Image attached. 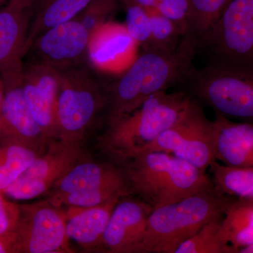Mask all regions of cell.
<instances>
[{
	"label": "cell",
	"mask_w": 253,
	"mask_h": 253,
	"mask_svg": "<svg viewBox=\"0 0 253 253\" xmlns=\"http://www.w3.org/2000/svg\"><path fill=\"white\" fill-rule=\"evenodd\" d=\"M197 52V42L186 35L172 52L141 53L118 79L106 85L109 123L133 112L153 94L182 84Z\"/></svg>",
	"instance_id": "6da1fadb"
},
{
	"label": "cell",
	"mask_w": 253,
	"mask_h": 253,
	"mask_svg": "<svg viewBox=\"0 0 253 253\" xmlns=\"http://www.w3.org/2000/svg\"><path fill=\"white\" fill-rule=\"evenodd\" d=\"M125 161L123 172L130 192L154 209L214 186L205 171L168 153L147 151Z\"/></svg>",
	"instance_id": "7a4b0ae2"
},
{
	"label": "cell",
	"mask_w": 253,
	"mask_h": 253,
	"mask_svg": "<svg viewBox=\"0 0 253 253\" xmlns=\"http://www.w3.org/2000/svg\"><path fill=\"white\" fill-rule=\"evenodd\" d=\"M236 199L222 194L214 186L153 210L139 253H175L205 224L222 217Z\"/></svg>",
	"instance_id": "3957f363"
},
{
	"label": "cell",
	"mask_w": 253,
	"mask_h": 253,
	"mask_svg": "<svg viewBox=\"0 0 253 253\" xmlns=\"http://www.w3.org/2000/svg\"><path fill=\"white\" fill-rule=\"evenodd\" d=\"M196 101L185 91L156 93L133 112L109 123L105 145L123 161L140 154L182 118Z\"/></svg>",
	"instance_id": "277c9868"
},
{
	"label": "cell",
	"mask_w": 253,
	"mask_h": 253,
	"mask_svg": "<svg viewBox=\"0 0 253 253\" xmlns=\"http://www.w3.org/2000/svg\"><path fill=\"white\" fill-rule=\"evenodd\" d=\"M181 84L190 96L216 114L253 124V66H193Z\"/></svg>",
	"instance_id": "5b68a950"
},
{
	"label": "cell",
	"mask_w": 253,
	"mask_h": 253,
	"mask_svg": "<svg viewBox=\"0 0 253 253\" xmlns=\"http://www.w3.org/2000/svg\"><path fill=\"white\" fill-rule=\"evenodd\" d=\"M56 139L78 141L107 107L106 85L83 64L59 71Z\"/></svg>",
	"instance_id": "8992f818"
},
{
	"label": "cell",
	"mask_w": 253,
	"mask_h": 253,
	"mask_svg": "<svg viewBox=\"0 0 253 253\" xmlns=\"http://www.w3.org/2000/svg\"><path fill=\"white\" fill-rule=\"evenodd\" d=\"M211 63L253 66V0H231L198 43Z\"/></svg>",
	"instance_id": "52a82bcc"
},
{
	"label": "cell",
	"mask_w": 253,
	"mask_h": 253,
	"mask_svg": "<svg viewBox=\"0 0 253 253\" xmlns=\"http://www.w3.org/2000/svg\"><path fill=\"white\" fill-rule=\"evenodd\" d=\"M216 144L217 130L214 121L208 119L196 101L182 118L142 153L160 151L171 154L206 172L216 161Z\"/></svg>",
	"instance_id": "ba28073f"
},
{
	"label": "cell",
	"mask_w": 253,
	"mask_h": 253,
	"mask_svg": "<svg viewBox=\"0 0 253 253\" xmlns=\"http://www.w3.org/2000/svg\"><path fill=\"white\" fill-rule=\"evenodd\" d=\"M11 234L12 253H72L66 234V213L49 200L19 206Z\"/></svg>",
	"instance_id": "9c48e42d"
},
{
	"label": "cell",
	"mask_w": 253,
	"mask_h": 253,
	"mask_svg": "<svg viewBox=\"0 0 253 253\" xmlns=\"http://www.w3.org/2000/svg\"><path fill=\"white\" fill-rule=\"evenodd\" d=\"M81 154L78 141L59 139L44 154L39 155L2 194L14 200L36 199L52 189L78 163Z\"/></svg>",
	"instance_id": "30bf717a"
},
{
	"label": "cell",
	"mask_w": 253,
	"mask_h": 253,
	"mask_svg": "<svg viewBox=\"0 0 253 253\" xmlns=\"http://www.w3.org/2000/svg\"><path fill=\"white\" fill-rule=\"evenodd\" d=\"M39 0H6L0 9V80L4 89L21 85L28 26Z\"/></svg>",
	"instance_id": "8fae6325"
},
{
	"label": "cell",
	"mask_w": 253,
	"mask_h": 253,
	"mask_svg": "<svg viewBox=\"0 0 253 253\" xmlns=\"http://www.w3.org/2000/svg\"><path fill=\"white\" fill-rule=\"evenodd\" d=\"M91 33L77 18L44 32L31 46L36 62L61 71L83 64L88 56Z\"/></svg>",
	"instance_id": "7c38bea8"
},
{
	"label": "cell",
	"mask_w": 253,
	"mask_h": 253,
	"mask_svg": "<svg viewBox=\"0 0 253 253\" xmlns=\"http://www.w3.org/2000/svg\"><path fill=\"white\" fill-rule=\"evenodd\" d=\"M59 72L35 62L23 69L21 90L28 109L46 137L56 138V106Z\"/></svg>",
	"instance_id": "4fadbf2b"
},
{
	"label": "cell",
	"mask_w": 253,
	"mask_h": 253,
	"mask_svg": "<svg viewBox=\"0 0 253 253\" xmlns=\"http://www.w3.org/2000/svg\"><path fill=\"white\" fill-rule=\"evenodd\" d=\"M153 210L141 200L118 201L106 226L102 247L110 253H139Z\"/></svg>",
	"instance_id": "5bb4252c"
},
{
	"label": "cell",
	"mask_w": 253,
	"mask_h": 253,
	"mask_svg": "<svg viewBox=\"0 0 253 253\" xmlns=\"http://www.w3.org/2000/svg\"><path fill=\"white\" fill-rule=\"evenodd\" d=\"M136 44L126 25L109 21L91 33L87 58L100 71L115 72L128 64Z\"/></svg>",
	"instance_id": "9a60e30c"
},
{
	"label": "cell",
	"mask_w": 253,
	"mask_h": 253,
	"mask_svg": "<svg viewBox=\"0 0 253 253\" xmlns=\"http://www.w3.org/2000/svg\"><path fill=\"white\" fill-rule=\"evenodd\" d=\"M47 139L28 109L21 85L5 89L0 109V142H17L38 150Z\"/></svg>",
	"instance_id": "2e32d148"
},
{
	"label": "cell",
	"mask_w": 253,
	"mask_h": 253,
	"mask_svg": "<svg viewBox=\"0 0 253 253\" xmlns=\"http://www.w3.org/2000/svg\"><path fill=\"white\" fill-rule=\"evenodd\" d=\"M214 122L216 161L231 167L253 169V124L234 122L216 113Z\"/></svg>",
	"instance_id": "e0dca14e"
},
{
	"label": "cell",
	"mask_w": 253,
	"mask_h": 253,
	"mask_svg": "<svg viewBox=\"0 0 253 253\" xmlns=\"http://www.w3.org/2000/svg\"><path fill=\"white\" fill-rule=\"evenodd\" d=\"M118 201L91 208H68L65 212L68 239L86 250L103 246L106 226Z\"/></svg>",
	"instance_id": "ac0fdd59"
},
{
	"label": "cell",
	"mask_w": 253,
	"mask_h": 253,
	"mask_svg": "<svg viewBox=\"0 0 253 253\" xmlns=\"http://www.w3.org/2000/svg\"><path fill=\"white\" fill-rule=\"evenodd\" d=\"M124 184L127 183L123 171L112 166L90 162L79 163L55 184L50 198Z\"/></svg>",
	"instance_id": "d6986e66"
},
{
	"label": "cell",
	"mask_w": 253,
	"mask_h": 253,
	"mask_svg": "<svg viewBox=\"0 0 253 253\" xmlns=\"http://www.w3.org/2000/svg\"><path fill=\"white\" fill-rule=\"evenodd\" d=\"M91 0H39L35 16L28 31L25 51L31 49L38 36L50 28L67 22L81 14Z\"/></svg>",
	"instance_id": "ffe728a7"
},
{
	"label": "cell",
	"mask_w": 253,
	"mask_h": 253,
	"mask_svg": "<svg viewBox=\"0 0 253 253\" xmlns=\"http://www.w3.org/2000/svg\"><path fill=\"white\" fill-rule=\"evenodd\" d=\"M221 234L236 253L253 244V200L236 198L228 206L221 219Z\"/></svg>",
	"instance_id": "44dd1931"
},
{
	"label": "cell",
	"mask_w": 253,
	"mask_h": 253,
	"mask_svg": "<svg viewBox=\"0 0 253 253\" xmlns=\"http://www.w3.org/2000/svg\"><path fill=\"white\" fill-rule=\"evenodd\" d=\"M214 187L226 196L253 200V169L231 167L214 161L210 166Z\"/></svg>",
	"instance_id": "7402d4cb"
},
{
	"label": "cell",
	"mask_w": 253,
	"mask_h": 253,
	"mask_svg": "<svg viewBox=\"0 0 253 253\" xmlns=\"http://www.w3.org/2000/svg\"><path fill=\"white\" fill-rule=\"evenodd\" d=\"M38 156V150L27 145L0 142V192L9 187Z\"/></svg>",
	"instance_id": "603a6c76"
},
{
	"label": "cell",
	"mask_w": 253,
	"mask_h": 253,
	"mask_svg": "<svg viewBox=\"0 0 253 253\" xmlns=\"http://www.w3.org/2000/svg\"><path fill=\"white\" fill-rule=\"evenodd\" d=\"M231 0H188L189 26L187 35L198 43L211 31Z\"/></svg>",
	"instance_id": "cb8c5ba5"
},
{
	"label": "cell",
	"mask_w": 253,
	"mask_h": 253,
	"mask_svg": "<svg viewBox=\"0 0 253 253\" xmlns=\"http://www.w3.org/2000/svg\"><path fill=\"white\" fill-rule=\"evenodd\" d=\"M131 194L127 184H115L84 192L74 193L49 198V201L57 207L66 206L68 208H86L101 206L120 201V199Z\"/></svg>",
	"instance_id": "d4e9b609"
},
{
	"label": "cell",
	"mask_w": 253,
	"mask_h": 253,
	"mask_svg": "<svg viewBox=\"0 0 253 253\" xmlns=\"http://www.w3.org/2000/svg\"><path fill=\"white\" fill-rule=\"evenodd\" d=\"M222 217L209 221L178 248L175 253H236L221 234Z\"/></svg>",
	"instance_id": "484cf974"
},
{
	"label": "cell",
	"mask_w": 253,
	"mask_h": 253,
	"mask_svg": "<svg viewBox=\"0 0 253 253\" xmlns=\"http://www.w3.org/2000/svg\"><path fill=\"white\" fill-rule=\"evenodd\" d=\"M149 11L151 37L144 51L169 53L174 51L180 44L184 34L174 21L156 10Z\"/></svg>",
	"instance_id": "4316f807"
},
{
	"label": "cell",
	"mask_w": 253,
	"mask_h": 253,
	"mask_svg": "<svg viewBox=\"0 0 253 253\" xmlns=\"http://www.w3.org/2000/svg\"><path fill=\"white\" fill-rule=\"evenodd\" d=\"M126 11V27L136 44L144 49L151 37V20L149 10L136 4L123 5Z\"/></svg>",
	"instance_id": "83f0119b"
},
{
	"label": "cell",
	"mask_w": 253,
	"mask_h": 253,
	"mask_svg": "<svg viewBox=\"0 0 253 253\" xmlns=\"http://www.w3.org/2000/svg\"><path fill=\"white\" fill-rule=\"evenodd\" d=\"M120 4H122V0H91L86 9L76 18L91 33L99 26L111 21Z\"/></svg>",
	"instance_id": "f1b7e54d"
},
{
	"label": "cell",
	"mask_w": 253,
	"mask_h": 253,
	"mask_svg": "<svg viewBox=\"0 0 253 253\" xmlns=\"http://www.w3.org/2000/svg\"><path fill=\"white\" fill-rule=\"evenodd\" d=\"M155 10L174 21L184 36L188 34L189 26L188 0H155Z\"/></svg>",
	"instance_id": "f546056e"
},
{
	"label": "cell",
	"mask_w": 253,
	"mask_h": 253,
	"mask_svg": "<svg viewBox=\"0 0 253 253\" xmlns=\"http://www.w3.org/2000/svg\"><path fill=\"white\" fill-rule=\"evenodd\" d=\"M20 207L5 199L0 192V237L10 238L19 217Z\"/></svg>",
	"instance_id": "4dcf8cb0"
},
{
	"label": "cell",
	"mask_w": 253,
	"mask_h": 253,
	"mask_svg": "<svg viewBox=\"0 0 253 253\" xmlns=\"http://www.w3.org/2000/svg\"><path fill=\"white\" fill-rule=\"evenodd\" d=\"M122 4L139 5L149 11L155 10V0H122Z\"/></svg>",
	"instance_id": "1f68e13d"
},
{
	"label": "cell",
	"mask_w": 253,
	"mask_h": 253,
	"mask_svg": "<svg viewBox=\"0 0 253 253\" xmlns=\"http://www.w3.org/2000/svg\"><path fill=\"white\" fill-rule=\"evenodd\" d=\"M12 253V245L10 238L0 237V253Z\"/></svg>",
	"instance_id": "d6a6232c"
},
{
	"label": "cell",
	"mask_w": 253,
	"mask_h": 253,
	"mask_svg": "<svg viewBox=\"0 0 253 253\" xmlns=\"http://www.w3.org/2000/svg\"><path fill=\"white\" fill-rule=\"evenodd\" d=\"M5 94V89L4 84L0 80V109H1V105H2L3 100H4Z\"/></svg>",
	"instance_id": "836d02e7"
},
{
	"label": "cell",
	"mask_w": 253,
	"mask_h": 253,
	"mask_svg": "<svg viewBox=\"0 0 253 253\" xmlns=\"http://www.w3.org/2000/svg\"><path fill=\"white\" fill-rule=\"evenodd\" d=\"M239 253H253V244L244 249H240Z\"/></svg>",
	"instance_id": "e575fe53"
},
{
	"label": "cell",
	"mask_w": 253,
	"mask_h": 253,
	"mask_svg": "<svg viewBox=\"0 0 253 253\" xmlns=\"http://www.w3.org/2000/svg\"><path fill=\"white\" fill-rule=\"evenodd\" d=\"M6 2V0H0V3Z\"/></svg>",
	"instance_id": "d590c367"
}]
</instances>
